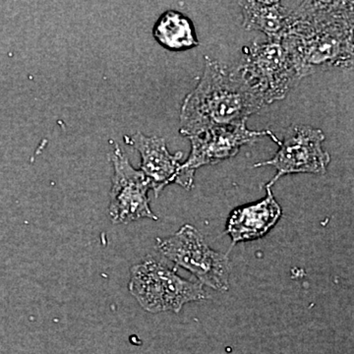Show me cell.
Instances as JSON below:
<instances>
[{
  "mask_svg": "<svg viewBox=\"0 0 354 354\" xmlns=\"http://www.w3.org/2000/svg\"><path fill=\"white\" fill-rule=\"evenodd\" d=\"M242 25L264 32L269 41L285 37L295 22L297 1H241Z\"/></svg>",
  "mask_w": 354,
  "mask_h": 354,
  "instance_id": "obj_11",
  "label": "cell"
},
{
  "mask_svg": "<svg viewBox=\"0 0 354 354\" xmlns=\"http://www.w3.org/2000/svg\"><path fill=\"white\" fill-rule=\"evenodd\" d=\"M285 37L297 53L304 78L337 67L351 68L353 2L297 1L295 22Z\"/></svg>",
  "mask_w": 354,
  "mask_h": 354,
  "instance_id": "obj_1",
  "label": "cell"
},
{
  "mask_svg": "<svg viewBox=\"0 0 354 354\" xmlns=\"http://www.w3.org/2000/svg\"><path fill=\"white\" fill-rule=\"evenodd\" d=\"M237 66L267 106L285 99L304 79L299 59L286 37L246 46Z\"/></svg>",
  "mask_w": 354,
  "mask_h": 354,
  "instance_id": "obj_4",
  "label": "cell"
},
{
  "mask_svg": "<svg viewBox=\"0 0 354 354\" xmlns=\"http://www.w3.org/2000/svg\"><path fill=\"white\" fill-rule=\"evenodd\" d=\"M128 290L140 306L150 313H179L184 305L209 298L199 281L181 278L176 269L153 256L130 269Z\"/></svg>",
  "mask_w": 354,
  "mask_h": 354,
  "instance_id": "obj_3",
  "label": "cell"
},
{
  "mask_svg": "<svg viewBox=\"0 0 354 354\" xmlns=\"http://www.w3.org/2000/svg\"><path fill=\"white\" fill-rule=\"evenodd\" d=\"M264 136L274 138L270 130L251 131L246 122L228 127H216L202 130L188 137L191 152L186 162L181 165L176 183L184 189L194 186L195 172L204 165L218 164L235 157L243 145H250Z\"/></svg>",
  "mask_w": 354,
  "mask_h": 354,
  "instance_id": "obj_6",
  "label": "cell"
},
{
  "mask_svg": "<svg viewBox=\"0 0 354 354\" xmlns=\"http://www.w3.org/2000/svg\"><path fill=\"white\" fill-rule=\"evenodd\" d=\"M325 135L322 130L310 125L295 124L286 129L283 141L278 140V152L271 160L260 162L254 167L271 165L276 176L266 184L272 188L279 178L288 174H325L330 162V153L324 151Z\"/></svg>",
  "mask_w": 354,
  "mask_h": 354,
  "instance_id": "obj_7",
  "label": "cell"
},
{
  "mask_svg": "<svg viewBox=\"0 0 354 354\" xmlns=\"http://www.w3.org/2000/svg\"><path fill=\"white\" fill-rule=\"evenodd\" d=\"M266 191L267 194L259 202L239 207L230 213L225 234L232 239V246L262 239L281 220L283 209L272 188L266 187Z\"/></svg>",
  "mask_w": 354,
  "mask_h": 354,
  "instance_id": "obj_10",
  "label": "cell"
},
{
  "mask_svg": "<svg viewBox=\"0 0 354 354\" xmlns=\"http://www.w3.org/2000/svg\"><path fill=\"white\" fill-rule=\"evenodd\" d=\"M157 249L174 264L194 274L201 285L221 292L230 288L232 265L227 254L212 249L193 225H184L171 236L157 239Z\"/></svg>",
  "mask_w": 354,
  "mask_h": 354,
  "instance_id": "obj_5",
  "label": "cell"
},
{
  "mask_svg": "<svg viewBox=\"0 0 354 354\" xmlns=\"http://www.w3.org/2000/svg\"><path fill=\"white\" fill-rule=\"evenodd\" d=\"M153 37L171 51L192 50L200 44L192 21L176 10L165 11L160 16L153 26Z\"/></svg>",
  "mask_w": 354,
  "mask_h": 354,
  "instance_id": "obj_12",
  "label": "cell"
},
{
  "mask_svg": "<svg viewBox=\"0 0 354 354\" xmlns=\"http://www.w3.org/2000/svg\"><path fill=\"white\" fill-rule=\"evenodd\" d=\"M113 165V185L109 216L114 225H127L132 221L150 218L157 221L149 201L150 183L143 172L130 164L125 153L115 144L111 153Z\"/></svg>",
  "mask_w": 354,
  "mask_h": 354,
  "instance_id": "obj_8",
  "label": "cell"
},
{
  "mask_svg": "<svg viewBox=\"0 0 354 354\" xmlns=\"http://www.w3.org/2000/svg\"><path fill=\"white\" fill-rule=\"evenodd\" d=\"M124 141L141 156L140 171L148 179L156 197L164 190L165 186L176 183L183 165V152L172 155L167 150L164 138L146 136L141 132L135 133L131 136H124Z\"/></svg>",
  "mask_w": 354,
  "mask_h": 354,
  "instance_id": "obj_9",
  "label": "cell"
},
{
  "mask_svg": "<svg viewBox=\"0 0 354 354\" xmlns=\"http://www.w3.org/2000/svg\"><path fill=\"white\" fill-rule=\"evenodd\" d=\"M266 106L239 66L228 67L205 57L201 79L181 106L180 134L188 138L208 128L246 122Z\"/></svg>",
  "mask_w": 354,
  "mask_h": 354,
  "instance_id": "obj_2",
  "label": "cell"
}]
</instances>
